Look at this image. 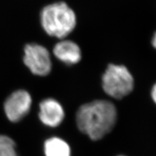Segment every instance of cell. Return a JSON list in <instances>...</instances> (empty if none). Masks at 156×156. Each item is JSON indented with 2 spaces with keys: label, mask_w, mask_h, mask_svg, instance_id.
I'll return each mask as SVG.
<instances>
[{
  "label": "cell",
  "mask_w": 156,
  "mask_h": 156,
  "mask_svg": "<svg viewBox=\"0 0 156 156\" xmlns=\"http://www.w3.org/2000/svg\"><path fill=\"white\" fill-rule=\"evenodd\" d=\"M77 128L93 140L102 139L111 132L117 120L116 107L108 100H97L82 105L76 116Z\"/></svg>",
  "instance_id": "cell-1"
},
{
  "label": "cell",
  "mask_w": 156,
  "mask_h": 156,
  "mask_svg": "<svg viewBox=\"0 0 156 156\" xmlns=\"http://www.w3.org/2000/svg\"><path fill=\"white\" fill-rule=\"evenodd\" d=\"M41 21L48 35L62 40L74 31L77 18L73 9L66 3L60 2L44 8L41 14Z\"/></svg>",
  "instance_id": "cell-2"
},
{
  "label": "cell",
  "mask_w": 156,
  "mask_h": 156,
  "mask_svg": "<svg viewBox=\"0 0 156 156\" xmlns=\"http://www.w3.org/2000/svg\"><path fill=\"white\" fill-rule=\"evenodd\" d=\"M101 85L107 95L122 99L133 90L134 79L125 66L110 64L102 76Z\"/></svg>",
  "instance_id": "cell-3"
},
{
  "label": "cell",
  "mask_w": 156,
  "mask_h": 156,
  "mask_svg": "<svg viewBox=\"0 0 156 156\" xmlns=\"http://www.w3.org/2000/svg\"><path fill=\"white\" fill-rule=\"evenodd\" d=\"M24 64L33 74L46 76L50 74L52 63L50 52L37 44H29L24 48Z\"/></svg>",
  "instance_id": "cell-4"
},
{
  "label": "cell",
  "mask_w": 156,
  "mask_h": 156,
  "mask_svg": "<svg viewBox=\"0 0 156 156\" xmlns=\"http://www.w3.org/2000/svg\"><path fill=\"white\" fill-rule=\"evenodd\" d=\"M32 98L25 90H18L10 95L4 104V111L7 119L17 122L23 119L30 111Z\"/></svg>",
  "instance_id": "cell-5"
},
{
  "label": "cell",
  "mask_w": 156,
  "mask_h": 156,
  "mask_svg": "<svg viewBox=\"0 0 156 156\" xmlns=\"http://www.w3.org/2000/svg\"><path fill=\"white\" fill-rule=\"evenodd\" d=\"M39 119L42 122L51 128L59 126L65 118V111L59 102L53 98L42 100L39 105Z\"/></svg>",
  "instance_id": "cell-6"
},
{
  "label": "cell",
  "mask_w": 156,
  "mask_h": 156,
  "mask_svg": "<svg viewBox=\"0 0 156 156\" xmlns=\"http://www.w3.org/2000/svg\"><path fill=\"white\" fill-rule=\"evenodd\" d=\"M53 54L57 59L67 65L79 62L82 57L81 48L75 42L62 39L53 48Z\"/></svg>",
  "instance_id": "cell-7"
},
{
  "label": "cell",
  "mask_w": 156,
  "mask_h": 156,
  "mask_svg": "<svg viewBox=\"0 0 156 156\" xmlns=\"http://www.w3.org/2000/svg\"><path fill=\"white\" fill-rule=\"evenodd\" d=\"M46 156H70L71 150L69 145L63 139L51 137L47 139L44 145Z\"/></svg>",
  "instance_id": "cell-8"
},
{
  "label": "cell",
  "mask_w": 156,
  "mask_h": 156,
  "mask_svg": "<svg viewBox=\"0 0 156 156\" xmlns=\"http://www.w3.org/2000/svg\"><path fill=\"white\" fill-rule=\"evenodd\" d=\"M0 156H18L16 144L6 135H0Z\"/></svg>",
  "instance_id": "cell-9"
},
{
  "label": "cell",
  "mask_w": 156,
  "mask_h": 156,
  "mask_svg": "<svg viewBox=\"0 0 156 156\" xmlns=\"http://www.w3.org/2000/svg\"><path fill=\"white\" fill-rule=\"evenodd\" d=\"M151 96H152V98L153 101L156 104V83L152 87V91H151Z\"/></svg>",
  "instance_id": "cell-10"
},
{
  "label": "cell",
  "mask_w": 156,
  "mask_h": 156,
  "mask_svg": "<svg viewBox=\"0 0 156 156\" xmlns=\"http://www.w3.org/2000/svg\"><path fill=\"white\" fill-rule=\"evenodd\" d=\"M152 46H154V48L155 49H156V31L155 32L154 35L152 37Z\"/></svg>",
  "instance_id": "cell-11"
},
{
  "label": "cell",
  "mask_w": 156,
  "mask_h": 156,
  "mask_svg": "<svg viewBox=\"0 0 156 156\" xmlns=\"http://www.w3.org/2000/svg\"><path fill=\"white\" fill-rule=\"evenodd\" d=\"M118 156H125V155H118Z\"/></svg>",
  "instance_id": "cell-12"
}]
</instances>
